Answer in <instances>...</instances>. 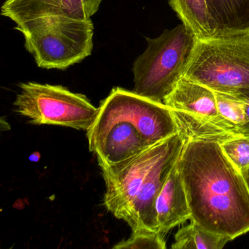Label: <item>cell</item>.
<instances>
[{
  "instance_id": "ba28073f",
  "label": "cell",
  "mask_w": 249,
  "mask_h": 249,
  "mask_svg": "<svg viewBox=\"0 0 249 249\" xmlns=\"http://www.w3.org/2000/svg\"><path fill=\"white\" fill-rule=\"evenodd\" d=\"M186 141V138L181 132L173 135L168 146L147 175L122 219L132 229V232H160L156 213V200L170 170L178 160Z\"/></svg>"
},
{
  "instance_id": "ac0fdd59",
  "label": "cell",
  "mask_w": 249,
  "mask_h": 249,
  "mask_svg": "<svg viewBox=\"0 0 249 249\" xmlns=\"http://www.w3.org/2000/svg\"><path fill=\"white\" fill-rule=\"evenodd\" d=\"M240 97L243 101L246 112V122L239 128L235 138L237 137H249V92L240 94Z\"/></svg>"
},
{
  "instance_id": "7a4b0ae2",
  "label": "cell",
  "mask_w": 249,
  "mask_h": 249,
  "mask_svg": "<svg viewBox=\"0 0 249 249\" xmlns=\"http://www.w3.org/2000/svg\"><path fill=\"white\" fill-rule=\"evenodd\" d=\"M147 46L133 63L135 94L157 103L166 97L184 77L198 38L185 24L164 30L155 38L146 37Z\"/></svg>"
},
{
  "instance_id": "7c38bea8",
  "label": "cell",
  "mask_w": 249,
  "mask_h": 249,
  "mask_svg": "<svg viewBox=\"0 0 249 249\" xmlns=\"http://www.w3.org/2000/svg\"><path fill=\"white\" fill-rule=\"evenodd\" d=\"M155 208L159 231L164 234L191 218L189 202L178 161L157 196Z\"/></svg>"
},
{
  "instance_id": "30bf717a",
  "label": "cell",
  "mask_w": 249,
  "mask_h": 249,
  "mask_svg": "<svg viewBox=\"0 0 249 249\" xmlns=\"http://www.w3.org/2000/svg\"><path fill=\"white\" fill-rule=\"evenodd\" d=\"M103 0H5L1 14L16 26L46 17L91 19Z\"/></svg>"
},
{
  "instance_id": "5bb4252c",
  "label": "cell",
  "mask_w": 249,
  "mask_h": 249,
  "mask_svg": "<svg viewBox=\"0 0 249 249\" xmlns=\"http://www.w3.org/2000/svg\"><path fill=\"white\" fill-rule=\"evenodd\" d=\"M169 4L198 40L212 38L205 0H169Z\"/></svg>"
},
{
  "instance_id": "6da1fadb",
  "label": "cell",
  "mask_w": 249,
  "mask_h": 249,
  "mask_svg": "<svg viewBox=\"0 0 249 249\" xmlns=\"http://www.w3.org/2000/svg\"><path fill=\"white\" fill-rule=\"evenodd\" d=\"M178 166L191 221L232 240L249 231V190L216 141L186 139Z\"/></svg>"
},
{
  "instance_id": "4fadbf2b",
  "label": "cell",
  "mask_w": 249,
  "mask_h": 249,
  "mask_svg": "<svg viewBox=\"0 0 249 249\" xmlns=\"http://www.w3.org/2000/svg\"><path fill=\"white\" fill-rule=\"evenodd\" d=\"M212 38L249 34V0H205Z\"/></svg>"
},
{
  "instance_id": "9a60e30c",
  "label": "cell",
  "mask_w": 249,
  "mask_h": 249,
  "mask_svg": "<svg viewBox=\"0 0 249 249\" xmlns=\"http://www.w3.org/2000/svg\"><path fill=\"white\" fill-rule=\"evenodd\" d=\"M229 237L208 231L197 223L191 221L182 227L175 235L173 249H221L228 242Z\"/></svg>"
},
{
  "instance_id": "52a82bcc",
  "label": "cell",
  "mask_w": 249,
  "mask_h": 249,
  "mask_svg": "<svg viewBox=\"0 0 249 249\" xmlns=\"http://www.w3.org/2000/svg\"><path fill=\"white\" fill-rule=\"evenodd\" d=\"M172 137L119 165L101 169L106 188L103 202L116 218L123 219L147 175L168 146Z\"/></svg>"
},
{
  "instance_id": "3957f363",
  "label": "cell",
  "mask_w": 249,
  "mask_h": 249,
  "mask_svg": "<svg viewBox=\"0 0 249 249\" xmlns=\"http://www.w3.org/2000/svg\"><path fill=\"white\" fill-rule=\"evenodd\" d=\"M38 68L65 71L92 53L94 27L91 19L52 17L16 26Z\"/></svg>"
},
{
  "instance_id": "8992f818",
  "label": "cell",
  "mask_w": 249,
  "mask_h": 249,
  "mask_svg": "<svg viewBox=\"0 0 249 249\" xmlns=\"http://www.w3.org/2000/svg\"><path fill=\"white\" fill-rule=\"evenodd\" d=\"M132 124L149 146H153L179 132L178 125L171 109L128 91L114 87L103 100L92 125L113 121Z\"/></svg>"
},
{
  "instance_id": "5b68a950",
  "label": "cell",
  "mask_w": 249,
  "mask_h": 249,
  "mask_svg": "<svg viewBox=\"0 0 249 249\" xmlns=\"http://www.w3.org/2000/svg\"><path fill=\"white\" fill-rule=\"evenodd\" d=\"M14 106L17 113L36 125H55L87 131L97 117L96 107L84 94L62 86L21 83Z\"/></svg>"
},
{
  "instance_id": "d6986e66",
  "label": "cell",
  "mask_w": 249,
  "mask_h": 249,
  "mask_svg": "<svg viewBox=\"0 0 249 249\" xmlns=\"http://www.w3.org/2000/svg\"><path fill=\"white\" fill-rule=\"evenodd\" d=\"M243 178H244L245 180H246V184H247L248 189L249 190V169L245 170L242 173Z\"/></svg>"
},
{
  "instance_id": "277c9868",
  "label": "cell",
  "mask_w": 249,
  "mask_h": 249,
  "mask_svg": "<svg viewBox=\"0 0 249 249\" xmlns=\"http://www.w3.org/2000/svg\"><path fill=\"white\" fill-rule=\"evenodd\" d=\"M184 78L215 92H249V34L198 40Z\"/></svg>"
},
{
  "instance_id": "8fae6325",
  "label": "cell",
  "mask_w": 249,
  "mask_h": 249,
  "mask_svg": "<svg viewBox=\"0 0 249 249\" xmlns=\"http://www.w3.org/2000/svg\"><path fill=\"white\" fill-rule=\"evenodd\" d=\"M164 104L171 109L177 122H209L218 116L215 91L184 77Z\"/></svg>"
},
{
  "instance_id": "2e32d148",
  "label": "cell",
  "mask_w": 249,
  "mask_h": 249,
  "mask_svg": "<svg viewBox=\"0 0 249 249\" xmlns=\"http://www.w3.org/2000/svg\"><path fill=\"white\" fill-rule=\"evenodd\" d=\"M220 144L227 158L240 173L249 169V137L230 138Z\"/></svg>"
},
{
  "instance_id": "9c48e42d",
  "label": "cell",
  "mask_w": 249,
  "mask_h": 249,
  "mask_svg": "<svg viewBox=\"0 0 249 249\" xmlns=\"http://www.w3.org/2000/svg\"><path fill=\"white\" fill-rule=\"evenodd\" d=\"M87 132L89 151L95 154L101 169L119 165L151 147L126 121L91 125Z\"/></svg>"
},
{
  "instance_id": "e0dca14e",
  "label": "cell",
  "mask_w": 249,
  "mask_h": 249,
  "mask_svg": "<svg viewBox=\"0 0 249 249\" xmlns=\"http://www.w3.org/2000/svg\"><path fill=\"white\" fill-rule=\"evenodd\" d=\"M115 249H164V234L157 231H137L113 246Z\"/></svg>"
}]
</instances>
